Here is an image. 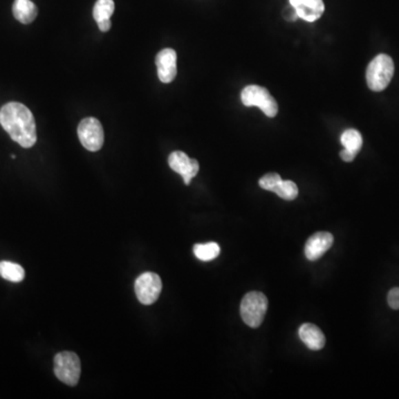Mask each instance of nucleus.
Returning <instances> with one entry per match:
<instances>
[{"label": "nucleus", "instance_id": "obj_12", "mask_svg": "<svg viewBox=\"0 0 399 399\" xmlns=\"http://www.w3.org/2000/svg\"><path fill=\"white\" fill-rule=\"evenodd\" d=\"M301 341L312 351H319L325 346L326 340L324 334L316 325L305 323L299 330Z\"/></svg>", "mask_w": 399, "mask_h": 399}, {"label": "nucleus", "instance_id": "obj_14", "mask_svg": "<svg viewBox=\"0 0 399 399\" xmlns=\"http://www.w3.org/2000/svg\"><path fill=\"white\" fill-rule=\"evenodd\" d=\"M0 277L9 282H21L25 279V270L17 263L1 261L0 262Z\"/></svg>", "mask_w": 399, "mask_h": 399}, {"label": "nucleus", "instance_id": "obj_9", "mask_svg": "<svg viewBox=\"0 0 399 399\" xmlns=\"http://www.w3.org/2000/svg\"><path fill=\"white\" fill-rule=\"evenodd\" d=\"M176 60H178V56H176V50L171 48L163 49L158 53L156 64L160 82L163 84H170L174 82L178 73Z\"/></svg>", "mask_w": 399, "mask_h": 399}, {"label": "nucleus", "instance_id": "obj_2", "mask_svg": "<svg viewBox=\"0 0 399 399\" xmlns=\"http://www.w3.org/2000/svg\"><path fill=\"white\" fill-rule=\"evenodd\" d=\"M395 66L393 59L385 53L375 57L366 70V82L369 89L380 93L388 87L393 79Z\"/></svg>", "mask_w": 399, "mask_h": 399}, {"label": "nucleus", "instance_id": "obj_10", "mask_svg": "<svg viewBox=\"0 0 399 399\" xmlns=\"http://www.w3.org/2000/svg\"><path fill=\"white\" fill-rule=\"evenodd\" d=\"M334 237L328 232H318L307 240L305 244V257L307 260L321 259L332 248Z\"/></svg>", "mask_w": 399, "mask_h": 399}, {"label": "nucleus", "instance_id": "obj_16", "mask_svg": "<svg viewBox=\"0 0 399 399\" xmlns=\"http://www.w3.org/2000/svg\"><path fill=\"white\" fill-rule=\"evenodd\" d=\"M341 142L344 149L352 151L354 154H358L360 149L363 147V138L362 134L355 130V129H349L344 131L341 137Z\"/></svg>", "mask_w": 399, "mask_h": 399}, {"label": "nucleus", "instance_id": "obj_13", "mask_svg": "<svg viewBox=\"0 0 399 399\" xmlns=\"http://www.w3.org/2000/svg\"><path fill=\"white\" fill-rule=\"evenodd\" d=\"M12 14L19 23L28 25L36 19L38 9L30 0H15L14 5H12Z\"/></svg>", "mask_w": 399, "mask_h": 399}, {"label": "nucleus", "instance_id": "obj_1", "mask_svg": "<svg viewBox=\"0 0 399 399\" xmlns=\"http://www.w3.org/2000/svg\"><path fill=\"white\" fill-rule=\"evenodd\" d=\"M0 124L15 142L31 148L37 142L36 122L33 112L19 102H9L0 109Z\"/></svg>", "mask_w": 399, "mask_h": 399}, {"label": "nucleus", "instance_id": "obj_11", "mask_svg": "<svg viewBox=\"0 0 399 399\" xmlns=\"http://www.w3.org/2000/svg\"><path fill=\"white\" fill-rule=\"evenodd\" d=\"M290 3L295 8L299 18L307 23H314L324 14L323 0H290Z\"/></svg>", "mask_w": 399, "mask_h": 399}, {"label": "nucleus", "instance_id": "obj_22", "mask_svg": "<svg viewBox=\"0 0 399 399\" xmlns=\"http://www.w3.org/2000/svg\"><path fill=\"white\" fill-rule=\"evenodd\" d=\"M356 156H358V154H354L352 151L346 150V149L341 151L342 160L345 161V163H352L353 160L356 158Z\"/></svg>", "mask_w": 399, "mask_h": 399}, {"label": "nucleus", "instance_id": "obj_15", "mask_svg": "<svg viewBox=\"0 0 399 399\" xmlns=\"http://www.w3.org/2000/svg\"><path fill=\"white\" fill-rule=\"evenodd\" d=\"M193 252L198 260L209 262L220 255L221 249L218 243L210 242L205 244H196L193 248Z\"/></svg>", "mask_w": 399, "mask_h": 399}, {"label": "nucleus", "instance_id": "obj_19", "mask_svg": "<svg viewBox=\"0 0 399 399\" xmlns=\"http://www.w3.org/2000/svg\"><path fill=\"white\" fill-rule=\"evenodd\" d=\"M282 178L277 174H268L263 176L259 181V185L262 187L263 190L271 191L273 192L274 189L281 182Z\"/></svg>", "mask_w": 399, "mask_h": 399}, {"label": "nucleus", "instance_id": "obj_3", "mask_svg": "<svg viewBox=\"0 0 399 399\" xmlns=\"http://www.w3.org/2000/svg\"><path fill=\"white\" fill-rule=\"evenodd\" d=\"M268 301L261 292H250L241 301V317L248 326L257 328L262 324L268 312Z\"/></svg>", "mask_w": 399, "mask_h": 399}, {"label": "nucleus", "instance_id": "obj_5", "mask_svg": "<svg viewBox=\"0 0 399 399\" xmlns=\"http://www.w3.org/2000/svg\"><path fill=\"white\" fill-rule=\"evenodd\" d=\"M241 100L244 106H259L268 118L275 117L279 112L277 100L272 97L266 88L257 84H251L244 88L241 93Z\"/></svg>", "mask_w": 399, "mask_h": 399}, {"label": "nucleus", "instance_id": "obj_18", "mask_svg": "<svg viewBox=\"0 0 399 399\" xmlns=\"http://www.w3.org/2000/svg\"><path fill=\"white\" fill-rule=\"evenodd\" d=\"M273 192L286 201H293L299 196V187L290 180H281Z\"/></svg>", "mask_w": 399, "mask_h": 399}, {"label": "nucleus", "instance_id": "obj_7", "mask_svg": "<svg viewBox=\"0 0 399 399\" xmlns=\"http://www.w3.org/2000/svg\"><path fill=\"white\" fill-rule=\"evenodd\" d=\"M138 299L143 305H151L159 299L163 290V281L158 274L147 272L138 277L134 284Z\"/></svg>", "mask_w": 399, "mask_h": 399}, {"label": "nucleus", "instance_id": "obj_23", "mask_svg": "<svg viewBox=\"0 0 399 399\" xmlns=\"http://www.w3.org/2000/svg\"><path fill=\"white\" fill-rule=\"evenodd\" d=\"M98 24L99 29H100L102 33H106V31H109L110 28H111V20L106 19L102 20V21H99Z\"/></svg>", "mask_w": 399, "mask_h": 399}, {"label": "nucleus", "instance_id": "obj_21", "mask_svg": "<svg viewBox=\"0 0 399 399\" xmlns=\"http://www.w3.org/2000/svg\"><path fill=\"white\" fill-rule=\"evenodd\" d=\"M283 17L288 21H296V19H299V15L296 12L295 8L290 3L288 6L283 9Z\"/></svg>", "mask_w": 399, "mask_h": 399}, {"label": "nucleus", "instance_id": "obj_4", "mask_svg": "<svg viewBox=\"0 0 399 399\" xmlns=\"http://www.w3.org/2000/svg\"><path fill=\"white\" fill-rule=\"evenodd\" d=\"M53 371L60 382L68 386H75L82 375V363L73 352H62L53 360Z\"/></svg>", "mask_w": 399, "mask_h": 399}, {"label": "nucleus", "instance_id": "obj_17", "mask_svg": "<svg viewBox=\"0 0 399 399\" xmlns=\"http://www.w3.org/2000/svg\"><path fill=\"white\" fill-rule=\"evenodd\" d=\"M115 1L113 0H97L93 7V18L95 21L110 19L115 12Z\"/></svg>", "mask_w": 399, "mask_h": 399}, {"label": "nucleus", "instance_id": "obj_6", "mask_svg": "<svg viewBox=\"0 0 399 399\" xmlns=\"http://www.w3.org/2000/svg\"><path fill=\"white\" fill-rule=\"evenodd\" d=\"M78 137L84 148L97 152L102 148L104 132L100 121L95 118H86L78 126Z\"/></svg>", "mask_w": 399, "mask_h": 399}, {"label": "nucleus", "instance_id": "obj_8", "mask_svg": "<svg viewBox=\"0 0 399 399\" xmlns=\"http://www.w3.org/2000/svg\"><path fill=\"white\" fill-rule=\"evenodd\" d=\"M168 161L170 168L183 178L185 185H190L191 180L198 174L200 169L198 161L196 159H190L182 151L172 152L169 156Z\"/></svg>", "mask_w": 399, "mask_h": 399}, {"label": "nucleus", "instance_id": "obj_20", "mask_svg": "<svg viewBox=\"0 0 399 399\" xmlns=\"http://www.w3.org/2000/svg\"><path fill=\"white\" fill-rule=\"evenodd\" d=\"M388 305L393 310H399V288H393L389 290L387 296Z\"/></svg>", "mask_w": 399, "mask_h": 399}]
</instances>
